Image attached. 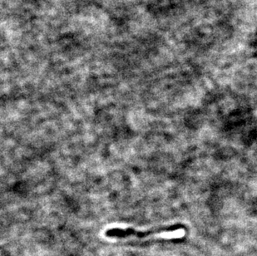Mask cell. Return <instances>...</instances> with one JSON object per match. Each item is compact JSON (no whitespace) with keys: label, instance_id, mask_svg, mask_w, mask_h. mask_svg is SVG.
I'll return each instance as SVG.
<instances>
[{"label":"cell","instance_id":"obj_1","mask_svg":"<svg viewBox=\"0 0 257 256\" xmlns=\"http://www.w3.org/2000/svg\"><path fill=\"white\" fill-rule=\"evenodd\" d=\"M185 231L183 228H177V230H149L146 231L137 230L134 228H111L105 232V235L107 238L112 239H125L129 237H136V238H146V237L156 236L161 237L163 239H179L184 236Z\"/></svg>","mask_w":257,"mask_h":256}]
</instances>
